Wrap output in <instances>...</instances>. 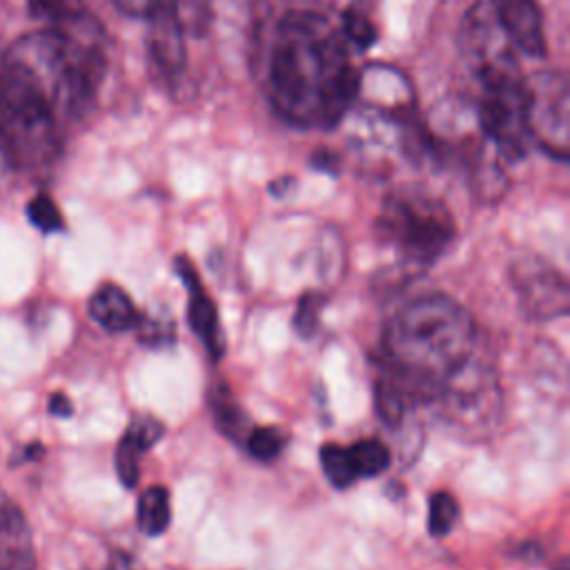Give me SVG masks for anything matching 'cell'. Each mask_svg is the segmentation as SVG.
Wrapping results in <instances>:
<instances>
[{"label":"cell","instance_id":"6da1fadb","mask_svg":"<svg viewBox=\"0 0 570 570\" xmlns=\"http://www.w3.org/2000/svg\"><path fill=\"white\" fill-rule=\"evenodd\" d=\"M31 13L42 27L0 56V149L27 165L56 156L107 71V33L82 0H33Z\"/></svg>","mask_w":570,"mask_h":570},{"label":"cell","instance_id":"7a4b0ae2","mask_svg":"<svg viewBox=\"0 0 570 570\" xmlns=\"http://www.w3.org/2000/svg\"><path fill=\"white\" fill-rule=\"evenodd\" d=\"M338 22L312 9L287 11L267 56V96L294 127L332 129L356 105L361 73Z\"/></svg>","mask_w":570,"mask_h":570},{"label":"cell","instance_id":"3957f363","mask_svg":"<svg viewBox=\"0 0 570 570\" xmlns=\"http://www.w3.org/2000/svg\"><path fill=\"white\" fill-rule=\"evenodd\" d=\"M459 53L476 85V120L485 140L503 160H519L532 145L528 129V85L517 49L490 13L461 22Z\"/></svg>","mask_w":570,"mask_h":570},{"label":"cell","instance_id":"277c9868","mask_svg":"<svg viewBox=\"0 0 570 570\" xmlns=\"http://www.w3.org/2000/svg\"><path fill=\"white\" fill-rule=\"evenodd\" d=\"M476 325L452 296L423 294L407 301L387 323L383 345L392 370L430 401L434 385L474 354Z\"/></svg>","mask_w":570,"mask_h":570},{"label":"cell","instance_id":"5b68a950","mask_svg":"<svg viewBox=\"0 0 570 570\" xmlns=\"http://www.w3.org/2000/svg\"><path fill=\"white\" fill-rule=\"evenodd\" d=\"M376 232L412 274L430 267L448 249L456 225L439 198L416 189H401L383 200Z\"/></svg>","mask_w":570,"mask_h":570},{"label":"cell","instance_id":"8992f818","mask_svg":"<svg viewBox=\"0 0 570 570\" xmlns=\"http://www.w3.org/2000/svg\"><path fill=\"white\" fill-rule=\"evenodd\" d=\"M441 423L463 441L490 439L503 419V392L492 365L474 354L450 370L432 390L430 401Z\"/></svg>","mask_w":570,"mask_h":570},{"label":"cell","instance_id":"52a82bcc","mask_svg":"<svg viewBox=\"0 0 570 570\" xmlns=\"http://www.w3.org/2000/svg\"><path fill=\"white\" fill-rule=\"evenodd\" d=\"M528 85V129L548 156L568 160L570 156V89L563 71L546 69L525 78Z\"/></svg>","mask_w":570,"mask_h":570},{"label":"cell","instance_id":"ba28073f","mask_svg":"<svg viewBox=\"0 0 570 570\" xmlns=\"http://www.w3.org/2000/svg\"><path fill=\"white\" fill-rule=\"evenodd\" d=\"M510 285L521 312L530 321L563 318L570 309V287L566 276L541 256H519L510 263Z\"/></svg>","mask_w":570,"mask_h":570},{"label":"cell","instance_id":"9c48e42d","mask_svg":"<svg viewBox=\"0 0 570 570\" xmlns=\"http://www.w3.org/2000/svg\"><path fill=\"white\" fill-rule=\"evenodd\" d=\"M149 18V56L163 80L174 82L185 69V24L174 0H160Z\"/></svg>","mask_w":570,"mask_h":570},{"label":"cell","instance_id":"30bf717a","mask_svg":"<svg viewBox=\"0 0 570 570\" xmlns=\"http://www.w3.org/2000/svg\"><path fill=\"white\" fill-rule=\"evenodd\" d=\"M176 274L180 276L183 285L187 287L189 296H187V321L191 332L203 341V345L207 347L212 358H220L225 352V336L220 330V321H218V312L214 301L207 296L196 267L185 258V256H176L174 261Z\"/></svg>","mask_w":570,"mask_h":570},{"label":"cell","instance_id":"8fae6325","mask_svg":"<svg viewBox=\"0 0 570 570\" xmlns=\"http://www.w3.org/2000/svg\"><path fill=\"white\" fill-rule=\"evenodd\" d=\"M488 4L514 49L530 58L546 53L543 20L537 0H490Z\"/></svg>","mask_w":570,"mask_h":570},{"label":"cell","instance_id":"7c38bea8","mask_svg":"<svg viewBox=\"0 0 570 570\" xmlns=\"http://www.w3.org/2000/svg\"><path fill=\"white\" fill-rule=\"evenodd\" d=\"M0 570H36L31 534L20 508L0 492Z\"/></svg>","mask_w":570,"mask_h":570},{"label":"cell","instance_id":"4fadbf2b","mask_svg":"<svg viewBox=\"0 0 570 570\" xmlns=\"http://www.w3.org/2000/svg\"><path fill=\"white\" fill-rule=\"evenodd\" d=\"M163 423L154 416H138L125 430L116 448V474L125 488H134L140 476V454L163 439Z\"/></svg>","mask_w":570,"mask_h":570},{"label":"cell","instance_id":"5bb4252c","mask_svg":"<svg viewBox=\"0 0 570 570\" xmlns=\"http://www.w3.org/2000/svg\"><path fill=\"white\" fill-rule=\"evenodd\" d=\"M89 316L107 332H127L134 330L138 321V309L129 294L116 285V283H105L100 285L91 298H89Z\"/></svg>","mask_w":570,"mask_h":570},{"label":"cell","instance_id":"9a60e30c","mask_svg":"<svg viewBox=\"0 0 570 570\" xmlns=\"http://www.w3.org/2000/svg\"><path fill=\"white\" fill-rule=\"evenodd\" d=\"M136 521H138V528L147 537H158L169 528L171 503H169L167 488L149 485L147 490L140 492L138 508H136Z\"/></svg>","mask_w":570,"mask_h":570},{"label":"cell","instance_id":"2e32d148","mask_svg":"<svg viewBox=\"0 0 570 570\" xmlns=\"http://www.w3.org/2000/svg\"><path fill=\"white\" fill-rule=\"evenodd\" d=\"M209 410H212L216 428L223 434H227L229 439H240V434L245 430V423H247V416H245L243 407L238 405V401L234 399V394L227 387H223V385L212 387Z\"/></svg>","mask_w":570,"mask_h":570},{"label":"cell","instance_id":"e0dca14e","mask_svg":"<svg viewBox=\"0 0 570 570\" xmlns=\"http://www.w3.org/2000/svg\"><path fill=\"white\" fill-rule=\"evenodd\" d=\"M356 479H370L385 472L392 463L390 448L379 439H361L347 448Z\"/></svg>","mask_w":570,"mask_h":570},{"label":"cell","instance_id":"ac0fdd59","mask_svg":"<svg viewBox=\"0 0 570 570\" xmlns=\"http://www.w3.org/2000/svg\"><path fill=\"white\" fill-rule=\"evenodd\" d=\"M318 461H321L325 479L336 490H345L356 481V472H354L347 448H343L338 443H325L318 448Z\"/></svg>","mask_w":570,"mask_h":570},{"label":"cell","instance_id":"d6986e66","mask_svg":"<svg viewBox=\"0 0 570 570\" xmlns=\"http://www.w3.org/2000/svg\"><path fill=\"white\" fill-rule=\"evenodd\" d=\"M287 445V432L276 425H261L245 434V448L256 461H274Z\"/></svg>","mask_w":570,"mask_h":570},{"label":"cell","instance_id":"ffe728a7","mask_svg":"<svg viewBox=\"0 0 570 570\" xmlns=\"http://www.w3.org/2000/svg\"><path fill=\"white\" fill-rule=\"evenodd\" d=\"M428 505V532L432 537H445L459 521V501L450 492L439 490L430 494Z\"/></svg>","mask_w":570,"mask_h":570},{"label":"cell","instance_id":"44dd1931","mask_svg":"<svg viewBox=\"0 0 570 570\" xmlns=\"http://www.w3.org/2000/svg\"><path fill=\"white\" fill-rule=\"evenodd\" d=\"M325 305V294L323 292H305L301 294L294 312V330L301 338H312L318 332L321 323V309Z\"/></svg>","mask_w":570,"mask_h":570},{"label":"cell","instance_id":"7402d4cb","mask_svg":"<svg viewBox=\"0 0 570 570\" xmlns=\"http://www.w3.org/2000/svg\"><path fill=\"white\" fill-rule=\"evenodd\" d=\"M341 31L345 40L358 49H367L376 36H374V24L367 20V16L361 9H347L341 13Z\"/></svg>","mask_w":570,"mask_h":570},{"label":"cell","instance_id":"603a6c76","mask_svg":"<svg viewBox=\"0 0 570 570\" xmlns=\"http://www.w3.org/2000/svg\"><path fill=\"white\" fill-rule=\"evenodd\" d=\"M134 330L138 332L140 343L151 345V347H160V345H171L174 343V323L167 316H140L134 325Z\"/></svg>","mask_w":570,"mask_h":570},{"label":"cell","instance_id":"cb8c5ba5","mask_svg":"<svg viewBox=\"0 0 570 570\" xmlns=\"http://www.w3.org/2000/svg\"><path fill=\"white\" fill-rule=\"evenodd\" d=\"M27 216L29 220L45 234H51V232H58L62 229V214L58 209V205L47 196V194H38L36 198L29 200L27 205Z\"/></svg>","mask_w":570,"mask_h":570},{"label":"cell","instance_id":"d4e9b609","mask_svg":"<svg viewBox=\"0 0 570 570\" xmlns=\"http://www.w3.org/2000/svg\"><path fill=\"white\" fill-rule=\"evenodd\" d=\"M122 13L134 18H147L160 0H111Z\"/></svg>","mask_w":570,"mask_h":570},{"label":"cell","instance_id":"484cf974","mask_svg":"<svg viewBox=\"0 0 570 570\" xmlns=\"http://www.w3.org/2000/svg\"><path fill=\"white\" fill-rule=\"evenodd\" d=\"M49 412H51L53 416L67 419V416H71L73 405H71V401H69L62 392H56V394H51V399H49Z\"/></svg>","mask_w":570,"mask_h":570},{"label":"cell","instance_id":"4316f807","mask_svg":"<svg viewBox=\"0 0 570 570\" xmlns=\"http://www.w3.org/2000/svg\"><path fill=\"white\" fill-rule=\"evenodd\" d=\"M325 7H330V9H334L336 13H343V11H347V9H358L356 7V0H321Z\"/></svg>","mask_w":570,"mask_h":570}]
</instances>
